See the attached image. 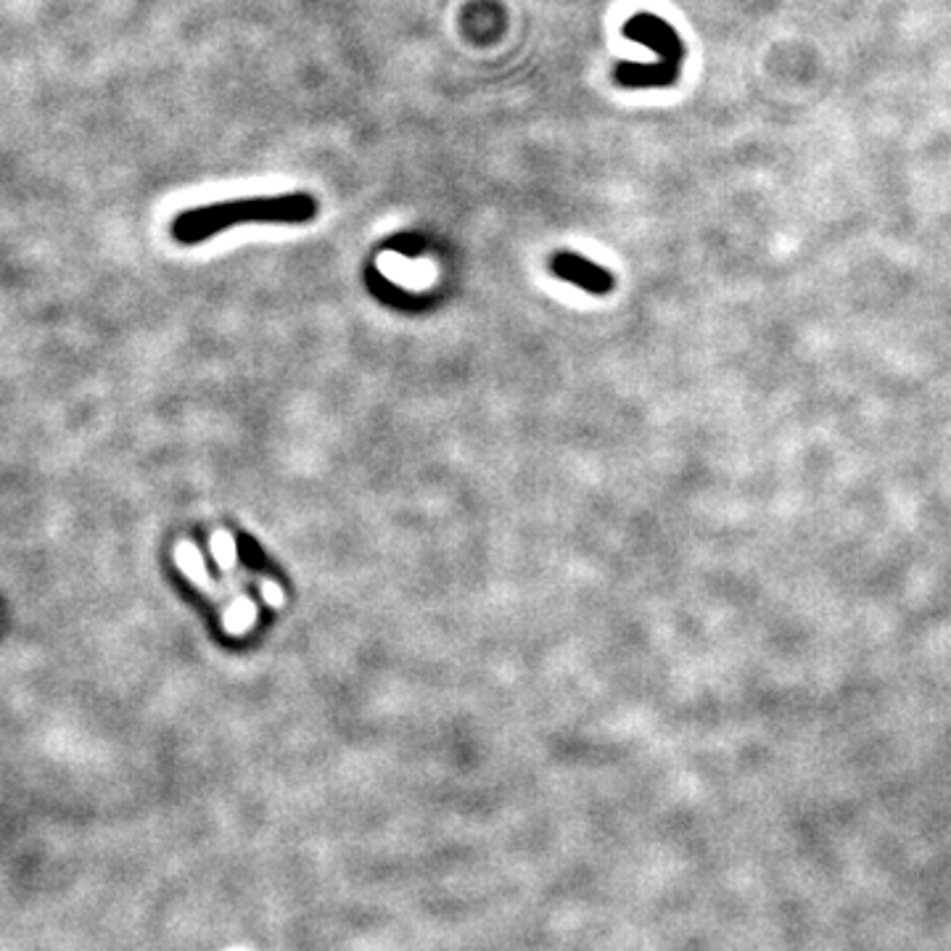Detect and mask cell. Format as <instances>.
<instances>
[{
  "mask_svg": "<svg viewBox=\"0 0 951 951\" xmlns=\"http://www.w3.org/2000/svg\"><path fill=\"white\" fill-rule=\"evenodd\" d=\"M624 37L642 43L645 48L656 53L658 59L664 61L666 67L682 74V61H685V43L677 35V30L669 22H664L656 14H634L629 16L624 27H621Z\"/></svg>",
  "mask_w": 951,
  "mask_h": 951,
  "instance_id": "cell-2",
  "label": "cell"
},
{
  "mask_svg": "<svg viewBox=\"0 0 951 951\" xmlns=\"http://www.w3.org/2000/svg\"><path fill=\"white\" fill-rule=\"evenodd\" d=\"M317 217V199L307 191L257 196L193 207L172 220V238L183 246L204 244L236 225H307Z\"/></svg>",
  "mask_w": 951,
  "mask_h": 951,
  "instance_id": "cell-1",
  "label": "cell"
},
{
  "mask_svg": "<svg viewBox=\"0 0 951 951\" xmlns=\"http://www.w3.org/2000/svg\"><path fill=\"white\" fill-rule=\"evenodd\" d=\"M550 270H553L555 278L574 283L576 288H582V291L592 296H605L616 288V278H613L611 270H605L592 259H584L576 251H555L550 257Z\"/></svg>",
  "mask_w": 951,
  "mask_h": 951,
  "instance_id": "cell-3",
  "label": "cell"
}]
</instances>
